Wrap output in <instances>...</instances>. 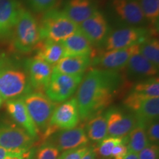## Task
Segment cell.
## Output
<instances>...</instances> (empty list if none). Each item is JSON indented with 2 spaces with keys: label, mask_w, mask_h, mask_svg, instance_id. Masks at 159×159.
I'll return each instance as SVG.
<instances>
[{
  "label": "cell",
  "mask_w": 159,
  "mask_h": 159,
  "mask_svg": "<svg viewBox=\"0 0 159 159\" xmlns=\"http://www.w3.org/2000/svg\"><path fill=\"white\" fill-rule=\"evenodd\" d=\"M146 131L148 142L150 144H158L159 142V123L158 121H154L148 125Z\"/></svg>",
  "instance_id": "cell-33"
},
{
  "label": "cell",
  "mask_w": 159,
  "mask_h": 159,
  "mask_svg": "<svg viewBox=\"0 0 159 159\" xmlns=\"http://www.w3.org/2000/svg\"><path fill=\"white\" fill-rule=\"evenodd\" d=\"M22 99L39 133L43 134L50 125L52 115L57 105L43 92L39 91H30Z\"/></svg>",
  "instance_id": "cell-5"
},
{
  "label": "cell",
  "mask_w": 159,
  "mask_h": 159,
  "mask_svg": "<svg viewBox=\"0 0 159 159\" xmlns=\"http://www.w3.org/2000/svg\"><path fill=\"white\" fill-rule=\"evenodd\" d=\"M126 137L124 138H117V137H106L99 142V146L97 149H94L95 154L97 153L102 158L111 157L113 149L116 145L125 142Z\"/></svg>",
  "instance_id": "cell-29"
},
{
  "label": "cell",
  "mask_w": 159,
  "mask_h": 159,
  "mask_svg": "<svg viewBox=\"0 0 159 159\" xmlns=\"http://www.w3.org/2000/svg\"><path fill=\"white\" fill-rule=\"evenodd\" d=\"M123 79L117 71L93 69L80 83L76 95L80 117L89 119L114 101Z\"/></svg>",
  "instance_id": "cell-1"
},
{
  "label": "cell",
  "mask_w": 159,
  "mask_h": 159,
  "mask_svg": "<svg viewBox=\"0 0 159 159\" xmlns=\"http://www.w3.org/2000/svg\"><path fill=\"white\" fill-rule=\"evenodd\" d=\"M105 116L107 119V132L111 137H126L136 125L134 116L127 114L118 108H114L108 110Z\"/></svg>",
  "instance_id": "cell-14"
},
{
  "label": "cell",
  "mask_w": 159,
  "mask_h": 159,
  "mask_svg": "<svg viewBox=\"0 0 159 159\" xmlns=\"http://www.w3.org/2000/svg\"><path fill=\"white\" fill-rule=\"evenodd\" d=\"M125 68L129 75L139 78H151L158 74V67L145 58L139 52L130 57Z\"/></svg>",
  "instance_id": "cell-21"
},
{
  "label": "cell",
  "mask_w": 159,
  "mask_h": 159,
  "mask_svg": "<svg viewBox=\"0 0 159 159\" xmlns=\"http://www.w3.org/2000/svg\"><path fill=\"white\" fill-rule=\"evenodd\" d=\"M5 159H22L21 156L19 155H14V154H8Z\"/></svg>",
  "instance_id": "cell-39"
},
{
  "label": "cell",
  "mask_w": 159,
  "mask_h": 159,
  "mask_svg": "<svg viewBox=\"0 0 159 159\" xmlns=\"http://www.w3.org/2000/svg\"><path fill=\"white\" fill-rule=\"evenodd\" d=\"M12 35L13 48L22 53L35 50L41 41L39 24L30 12L23 7Z\"/></svg>",
  "instance_id": "cell-4"
},
{
  "label": "cell",
  "mask_w": 159,
  "mask_h": 159,
  "mask_svg": "<svg viewBox=\"0 0 159 159\" xmlns=\"http://www.w3.org/2000/svg\"><path fill=\"white\" fill-rule=\"evenodd\" d=\"M159 97L158 77H154L136 84L123 101L125 106L135 112L145 99Z\"/></svg>",
  "instance_id": "cell-11"
},
{
  "label": "cell",
  "mask_w": 159,
  "mask_h": 159,
  "mask_svg": "<svg viewBox=\"0 0 159 159\" xmlns=\"http://www.w3.org/2000/svg\"><path fill=\"white\" fill-rule=\"evenodd\" d=\"M136 123L147 127L154 121L158 120L159 114V98L154 97L145 99L135 111Z\"/></svg>",
  "instance_id": "cell-24"
},
{
  "label": "cell",
  "mask_w": 159,
  "mask_h": 159,
  "mask_svg": "<svg viewBox=\"0 0 159 159\" xmlns=\"http://www.w3.org/2000/svg\"><path fill=\"white\" fill-rule=\"evenodd\" d=\"M110 7L119 21L130 27H140L147 21L138 0H111Z\"/></svg>",
  "instance_id": "cell-10"
},
{
  "label": "cell",
  "mask_w": 159,
  "mask_h": 159,
  "mask_svg": "<svg viewBox=\"0 0 159 159\" xmlns=\"http://www.w3.org/2000/svg\"><path fill=\"white\" fill-rule=\"evenodd\" d=\"M32 91L27 73L15 66L6 57H0V94L4 99L23 97Z\"/></svg>",
  "instance_id": "cell-2"
},
{
  "label": "cell",
  "mask_w": 159,
  "mask_h": 159,
  "mask_svg": "<svg viewBox=\"0 0 159 159\" xmlns=\"http://www.w3.org/2000/svg\"><path fill=\"white\" fill-rule=\"evenodd\" d=\"M76 99L72 98L55 109L50 119V125L57 129L69 130L76 128L80 121Z\"/></svg>",
  "instance_id": "cell-15"
},
{
  "label": "cell",
  "mask_w": 159,
  "mask_h": 159,
  "mask_svg": "<svg viewBox=\"0 0 159 159\" xmlns=\"http://www.w3.org/2000/svg\"><path fill=\"white\" fill-rule=\"evenodd\" d=\"M63 11L77 25H80L97 11L96 0H67Z\"/></svg>",
  "instance_id": "cell-19"
},
{
  "label": "cell",
  "mask_w": 159,
  "mask_h": 159,
  "mask_svg": "<svg viewBox=\"0 0 159 159\" xmlns=\"http://www.w3.org/2000/svg\"><path fill=\"white\" fill-rule=\"evenodd\" d=\"M89 139L84 129L77 127L69 130H63L56 134L55 141L52 142L57 147L60 152L74 150L86 147Z\"/></svg>",
  "instance_id": "cell-18"
},
{
  "label": "cell",
  "mask_w": 159,
  "mask_h": 159,
  "mask_svg": "<svg viewBox=\"0 0 159 159\" xmlns=\"http://www.w3.org/2000/svg\"><path fill=\"white\" fill-rule=\"evenodd\" d=\"M8 154V151L2 148V147L0 146V159H5Z\"/></svg>",
  "instance_id": "cell-38"
},
{
  "label": "cell",
  "mask_w": 159,
  "mask_h": 159,
  "mask_svg": "<svg viewBox=\"0 0 159 159\" xmlns=\"http://www.w3.org/2000/svg\"><path fill=\"white\" fill-rule=\"evenodd\" d=\"M66 56H89L94 53L93 46L79 29L72 35L61 41Z\"/></svg>",
  "instance_id": "cell-20"
},
{
  "label": "cell",
  "mask_w": 159,
  "mask_h": 159,
  "mask_svg": "<svg viewBox=\"0 0 159 159\" xmlns=\"http://www.w3.org/2000/svg\"><path fill=\"white\" fill-rule=\"evenodd\" d=\"M34 141L23 128L16 124H0V146L6 149L10 154L21 156L30 150Z\"/></svg>",
  "instance_id": "cell-6"
},
{
  "label": "cell",
  "mask_w": 159,
  "mask_h": 159,
  "mask_svg": "<svg viewBox=\"0 0 159 159\" xmlns=\"http://www.w3.org/2000/svg\"><path fill=\"white\" fill-rule=\"evenodd\" d=\"M139 44L137 43L126 48L105 52L94 59L93 64L99 66L105 70H120L125 68L132 55L139 52Z\"/></svg>",
  "instance_id": "cell-12"
},
{
  "label": "cell",
  "mask_w": 159,
  "mask_h": 159,
  "mask_svg": "<svg viewBox=\"0 0 159 159\" xmlns=\"http://www.w3.org/2000/svg\"><path fill=\"white\" fill-rule=\"evenodd\" d=\"M3 101H4L3 97H2V95H1V94H0V107H1V105H2Z\"/></svg>",
  "instance_id": "cell-40"
},
{
  "label": "cell",
  "mask_w": 159,
  "mask_h": 159,
  "mask_svg": "<svg viewBox=\"0 0 159 159\" xmlns=\"http://www.w3.org/2000/svg\"><path fill=\"white\" fill-rule=\"evenodd\" d=\"M145 19L154 27L158 26L159 0H138Z\"/></svg>",
  "instance_id": "cell-28"
},
{
  "label": "cell",
  "mask_w": 159,
  "mask_h": 159,
  "mask_svg": "<svg viewBox=\"0 0 159 159\" xmlns=\"http://www.w3.org/2000/svg\"><path fill=\"white\" fill-rule=\"evenodd\" d=\"M128 152V148H127L126 139H125V142L120 143V144H117L114 147V148L112 150V152H111V157L114 159H122L126 156Z\"/></svg>",
  "instance_id": "cell-35"
},
{
  "label": "cell",
  "mask_w": 159,
  "mask_h": 159,
  "mask_svg": "<svg viewBox=\"0 0 159 159\" xmlns=\"http://www.w3.org/2000/svg\"><path fill=\"white\" fill-rule=\"evenodd\" d=\"M78 29L91 44L95 47L104 44L110 33L108 21L102 12L99 11L78 25Z\"/></svg>",
  "instance_id": "cell-9"
},
{
  "label": "cell",
  "mask_w": 159,
  "mask_h": 159,
  "mask_svg": "<svg viewBox=\"0 0 159 159\" xmlns=\"http://www.w3.org/2000/svg\"><path fill=\"white\" fill-rule=\"evenodd\" d=\"M150 144L146 135V127L136 123L133 130L127 136L126 144L129 152L138 154Z\"/></svg>",
  "instance_id": "cell-26"
},
{
  "label": "cell",
  "mask_w": 159,
  "mask_h": 159,
  "mask_svg": "<svg viewBox=\"0 0 159 159\" xmlns=\"http://www.w3.org/2000/svg\"><path fill=\"white\" fill-rule=\"evenodd\" d=\"M84 75H70L52 69L50 82L45 90L46 95L53 102H61L71 97L81 83Z\"/></svg>",
  "instance_id": "cell-7"
},
{
  "label": "cell",
  "mask_w": 159,
  "mask_h": 159,
  "mask_svg": "<svg viewBox=\"0 0 159 159\" xmlns=\"http://www.w3.org/2000/svg\"><path fill=\"white\" fill-rule=\"evenodd\" d=\"M92 63L89 56H66L52 67L53 69L66 75H84Z\"/></svg>",
  "instance_id": "cell-22"
},
{
  "label": "cell",
  "mask_w": 159,
  "mask_h": 159,
  "mask_svg": "<svg viewBox=\"0 0 159 159\" xmlns=\"http://www.w3.org/2000/svg\"><path fill=\"white\" fill-rule=\"evenodd\" d=\"M159 148L158 144H149L138 153L139 159H158Z\"/></svg>",
  "instance_id": "cell-32"
},
{
  "label": "cell",
  "mask_w": 159,
  "mask_h": 159,
  "mask_svg": "<svg viewBox=\"0 0 159 159\" xmlns=\"http://www.w3.org/2000/svg\"><path fill=\"white\" fill-rule=\"evenodd\" d=\"M21 8L17 0H0V40L12 35Z\"/></svg>",
  "instance_id": "cell-17"
},
{
  "label": "cell",
  "mask_w": 159,
  "mask_h": 159,
  "mask_svg": "<svg viewBox=\"0 0 159 159\" xmlns=\"http://www.w3.org/2000/svg\"><path fill=\"white\" fill-rule=\"evenodd\" d=\"M25 68L32 89L39 92L44 91L50 82L52 66L42 60L33 57L26 61Z\"/></svg>",
  "instance_id": "cell-13"
},
{
  "label": "cell",
  "mask_w": 159,
  "mask_h": 159,
  "mask_svg": "<svg viewBox=\"0 0 159 159\" xmlns=\"http://www.w3.org/2000/svg\"><path fill=\"white\" fill-rule=\"evenodd\" d=\"M6 108L13 120L32 138L34 140L39 138V130L30 116L22 97L7 100Z\"/></svg>",
  "instance_id": "cell-16"
},
{
  "label": "cell",
  "mask_w": 159,
  "mask_h": 159,
  "mask_svg": "<svg viewBox=\"0 0 159 159\" xmlns=\"http://www.w3.org/2000/svg\"><path fill=\"white\" fill-rule=\"evenodd\" d=\"M86 135L89 139L95 142H100L106 138L107 132V119L105 114H98L89 118L86 125Z\"/></svg>",
  "instance_id": "cell-25"
},
{
  "label": "cell",
  "mask_w": 159,
  "mask_h": 159,
  "mask_svg": "<svg viewBox=\"0 0 159 159\" xmlns=\"http://www.w3.org/2000/svg\"><path fill=\"white\" fill-rule=\"evenodd\" d=\"M39 25L41 40L61 42L78 30V25L72 21L63 11L52 9L46 12Z\"/></svg>",
  "instance_id": "cell-3"
},
{
  "label": "cell",
  "mask_w": 159,
  "mask_h": 159,
  "mask_svg": "<svg viewBox=\"0 0 159 159\" xmlns=\"http://www.w3.org/2000/svg\"><path fill=\"white\" fill-rule=\"evenodd\" d=\"M148 29L142 27H122L110 32L104 46L106 51L126 48L141 43L149 37Z\"/></svg>",
  "instance_id": "cell-8"
},
{
  "label": "cell",
  "mask_w": 159,
  "mask_h": 159,
  "mask_svg": "<svg viewBox=\"0 0 159 159\" xmlns=\"http://www.w3.org/2000/svg\"><path fill=\"white\" fill-rule=\"evenodd\" d=\"M122 159H139L138 154L135 153L133 152H128L126 156H125Z\"/></svg>",
  "instance_id": "cell-37"
},
{
  "label": "cell",
  "mask_w": 159,
  "mask_h": 159,
  "mask_svg": "<svg viewBox=\"0 0 159 159\" xmlns=\"http://www.w3.org/2000/svg\"><path fill=\"white\" fill-rule=\"evenodd\" d=\"M89 150L87 147H82L74 150L64 151L57 159H81Z\"/></svg>",
  "instance_id": "cell-34"
},
{
  "label": "cell",
  "mask_w": 159,
  "mask_h": 159,
  "mask_svg": "<svg viewBox=\"0 0 159 159\" xmlns=\"http://www.w3.org/2000/svg\"><path fill=\"white\" fill-rule=\"evenodd\" d=\"M35 50L36 55L34 57L42 60L53 66L65 57V51L61 43L49 40H41Z\"/></svg>",
  "instance_id": "cell-23"
},
{
  "label": "cell",
  "mask_w": 159,
  "mask_h": 159,
  "mask_svg": "<svg viewBox=\"0 0 159 159\" xmlns=\"http://www.w3.org/2000/svg\"><path fill=\"white\" fill-rule=\"evenodd\" d=\"M60 151L54 144L48 142L43 144L35 153L34 159H57Z\"/></svg>",
  "instance_id": "cell-30"
},
{
  "label": "cell",
  "mask_w": 159,
  "mask_h": 159,
  "mask_svg": "<svg viewBox=\"0 0 159 159\" xmlns=\"http://www.w3.org/2000/svg\"><path fill=\"white\" fill-rule=\"evenodd\" d=\"M57 0H27L30 7L37 13H46L53 9Z\"/></svg>",
  "instance_id": "cell-31"
},
{
  "label": "cell",
  "mask_w": 159,
  "mask_h": 159,
  "mask_svg": "<svg viewBox=\"0 0 159 159\" xmlns=\"http://www.w3.org/2000/svg\"><path fill=\"white\" fill-rule=\"evenodd\" d=\"M96 158V154H95L94 149L89 148L88 152L85 153L81 159H95Z\"/></svg>",
  "instance_id": "cell-36"
},
{
  "label": "cell",
  "mask_w": 159,
  "mask_h": 159,
  "mask_svg": "<svg viewBox=\"0 0 159 159\" xmlns=\"http://www.w3.org/2000/svg\"><path fill=\"white\" fill-rule=\"evenodd\" d=\"M139 53L152 64L159 65V41L157 38H147L139 44Z\"/></svg>",
  "instance_id": "cell-27"
}]
</instances>
